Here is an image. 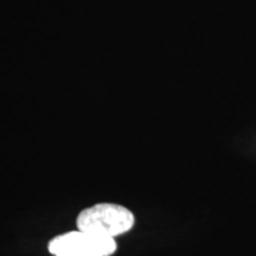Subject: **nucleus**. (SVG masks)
Wrapping results in <instances>:
<instances>
[{"instance_id": "f257e3e1", "label": "nucleus", "mask_w": 256, "mask_h": 256, "mask_svg": "<svg viewBox=\"0 0 256 256\" xmlns=\"http://www.w3.org/2000/svg\"><path fill=\"white\" fill-rule=\"evenodd\" d=\"M134 216L127 208L116 204H96L80 212L76 220L78 230L104 238H113L130 232Z\"/></svg>"}, {"instance_id": "f03ea898", "label": "nucleus", "mask_w": 256, "mask_h": 256, "mask_svg": "<svg viewBox=\"0 0 256 256\" xmlns=\"http://www.w3.org/2000/svg\"><path fill=\"white\" fill-rule=\"evenodd\" d=\"M116 250L113 238L86 232H72L52 238L49 252L54 256H110Z\"/></svg>"}]
</instances>
